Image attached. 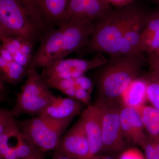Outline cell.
Masks as SVG:
<instances>
[{
	"instance_id": "obj_1",
	"label": "cell",
	"mask_w": 159,
	"mask_h": 159,
	"mask_svg": "<svg viewBox=\"0 0 159 159\" xmlns=\"http://www.w3.org/2000/svg\"><path fill=\"white\" fill-rule=\"evenodd\" d=\"M148 13L133 3L111 10L94 22L93 33L86 45L77 52L80 56L89 54L116 55L126 32L144 19Z\"/></svg>"
},
{
	"instance_id": "obj_2",
	"label": "cell",
	"mask_w": 159,
	"mask_h": 159,
	"mask_svg": "<svg viewBox=\"0 0 159 159\" xmlns=\"http://www.w3.org/2000/svg\"><path fill=\"white\" fill-rule=\"evenodd\" d=\"M47 31L32 0H0V36L21 38L34 44Z\"/></svg>"
},
{
	"instance_id": "obj_3",
	"label": "cell",
	"mask_w": 159,
	"mask_h": 159,
	"mask_svg": "<svg viewBox=\"0 0 159 159\" xmlns=\"http://www.w3.org/2000/svg\"><path fill=\"white\" fill-rule=\"evenodd\" d=\"M147 58L142 55H114L100 67L97 78L99 99L120 102L131 82L140 76Z\"/></svg>"
},
{
	"instance_id": "obj_4",
	"label": "cell",
	"mask_w": 159,
	"mask_h": 159,
	"mask_svg": "<svg viewBox=\"0 0 159 159\" xmlns=\"http://www.w3.org/2000/svg\"><path fill=\"white\" fill-rule=\"evenodd\" d=\"M26 77L11 110L15 118L23 114L39 116L55 97L37 69H29Z\"/></svg>"
},
{
	"instance_id": "obj_5",
	"label": "cell",
	"mask_w": 159,
	"mask_h": 159,
	"mask_svg": "<svg viewBox=\"0 0 159 159\" xmlns=\"http://www.w3.org/2000/svg\"><path fill=\"white\" fill-rule=\"evenodd\" d=\"M70 123H57L41 116L18 122L21 132L44 153L57 148Z\"/></svg>"
},
{
	"instance_id": "obj_6",
	"label": "cell",
	"mask_w": 159,
	"mask_h": 159,
	"mask_svg": "<svg viewBox=\"0 0 159 159\" xmlns=\"http://www.w3.org/2000/svg\"><path fill=\"white\" fill-rule=\"evenodd\" d=\"M101 100L103 101L101 153L119 156L128 148V145L123 136L121 126V102Z\"/></svg>"
},
{
	"instance_id": "obj_7",
	"label": "cell",
	"mask_w": 159,
	"mask_h": 159,
	"mask_svg": "<svg viewBox=\"0 0 159 159\" xmlns=\"http://www.w3.org/2000/svg\"><path fill=\"white\" fill-rule=\"evenodd\" d=\"M108 59L101 53L94 54L89 59L65 58L55 61L42 69L41 76L45 82L51 80L77 78L89 71L104 65Z\"/></svg>"
},
{
	"instance_id": "obj_8",
	"label": "cell",
	"mask_w": 159,
	"mask_h": 159,
	"mask_svg": "<svg viewBox=\"0 0 159 159\" xmlns=\"http://www.w3.org/2000/svg\"><path fill=\"white\" fill-rule=\"evenodd\" d=\"M39 151L24 136L16 120L0 128V159H22Z\"/></svg>"
},
{
	"instance_id": "obj_9",
	"label": "cell",
	"mask_w": 159,
	"mask_h": 159,
	"mask_svg": "<svg viewBox=\"0 0 159 159\" xmlns=\"http://www.w3.org/2000/svg\"><path fill=\"white\" fill-rule=\"evenodd\" d=\"M94 30V22L87 19H74L66 24L62 46L55 61L66 58L69 54L77 53L83 48L89 40Z\"/></svg>"
},
{
	"instance_id": "obj_10",
	"label": "cell",
	"mask_w": 159,
	"mask_h": 159,
	"mask_svg": "<svg viewBox=\"0 0 159 159\" xmlns=\"http://www.w3.org/2000/svg\"><path fill=\"white\" fill-rule=\"evenodd\" d=\"M65 25L46 31L32 56L29 69L45 68L55 61L62 46Z\"/></svg>"
},
{
	"instance_id": "obj_11",
	"label": "cell",
	"mask_w": 159,
	"mask_h": 159,
	"mask_svg": "<svg viewBox=\"0 0 159 159\" xmlns=\"http://www.w3.org/2000/svg\"><path fill=\"white\" fill-rule=\"evenodd\" d=\"M103 101L97 99L81 114L89 145V156L100 154L102 149V123ZM88 158V159H89Z\"/></svg>"
},
{
	"instance_id": "obj_12",
	"label": "cell",
	"mask_w": 159,
	"mask_h": 159,
	"mask_svg": "<svg viewBox=\"0 0 159 159\" xmlns=\"http://www.w3.org/2000/svg\"><path fill=\"white\" fill-rule=\"evenodd\" d=\"M55 149L74 159L89 158V145L81 117L63 135L59 145Z\"/></svg>"
},
{
	"instance_id": "obj_13",
	"label": "cell",
	"mask_w": 159,
	"mask_h": 159,
	"mask_svg": "<svg viewBox=\"0 0 159 159\" xmlns=\"http://www.w3.org/2000/svg\"><path fill=\"white\" fill-rule=\"evenodd\" d=\"M83 104L71 97L55 96L39 116L57 123H70L76 116L82 113Z\"/></svg>"
},
{
	"instance_id": "obj_14",
	"label": "cell",
	"mask_w": 159,
	"mask_h": 159,
	"mask_svg": "<svg viewBox=\"0 0 159 159\" xmlns=\"http://www.w3.org/2000/svg\"><path fill=\"white\" fill-rule=\"evenodd\" d=\"M106 0H70L65 24L76 18H85L95 22L111 10Z\"/></svg>"
},
{
	"instance_id": "obj_15",
	"label": "cell",
	"mask_w": 159,
	"mask_h": 159,
	"mask_svg": "<svg viewBox=\"0 0 159 159\" xmlns=\"http://www.w3.org/2000/svg\"><path fill=\"white\" fill-rule=\"evenodd\" d=\"M120 119L123 136L128 144L142 148L148 137L138 111L121 104Z\"/></svg>"
},
{
	"instance_id": "obj_16",
	"label": "cell",
	"mask_w": 159,
	"mask_h": 159,
	"mask_svg": "<svg viewBox=\"0 0 159 159\" xmlns=\"http://www.w3.org/2000/svg\"><path fill=\"white\" fill-rule=\"evenodd\" d=\"M47 30L65 25L70 0H32Z\"/></svg>"
},
{
	"instance_id": "obj_17",
	"label": "cell",
	"mask_w": 159,
	"mask_h": 159,
	"mask_svg": "<svg viewBox=\"0 0 159 159\" xmlns=\"http://www.w3.org/2000/svg\"><path fill=\"white\" fill-rule=\"evenodd\" d=\"M143 53H156L159 49V11L148 13L141 32Z\"/></svg>"
},
{
	"instance_id": "obj_18",
	"label": "cell",
	"mask_w": 159,
	"mask_h": 159,
	"mask_svg": "<svg viewBox=\"0 0 159 159\" xmlns=\"http://www.w3.org/2000/svg\"><path fill=\"white\" fill-rule=\"evenodd\" d=\"M146 82L142 77H137L131 82L122 94V105L137 110L145 105L147 101Z\"/></svg>"
},
{
	"instance_id": "obj_19",
	"label": "cell",
	"mask_w": 159,
	"mask_h": 159,
	"mask_svg": "<svg viewBox=\"0 0 159 159\" xmlns=\"http://www.w3.org/2000/svg\"><path fill=\"white\" fill-rule=\"evenodd\" d=\"M147 15L144 19L137 23L126 32L121 40L117 55H142L143 54L141 46V32Z\"/></svg>"
},
{
	"instance_id": "obj_20",
	"label": "cell",
	"mask_w": 159,
	"mask_h": 159,
	"mask_svg": "<svg viewBox=\"0 0 159 159\" xmlns=\"http://www.w3.org/2000/svg\"><path fill=\"white\" fill-rule=\"evenodd\" d=\"M2 45L10 52L13 60L20 62L29 57L32 59L34 44L20 37L0 36Z\"/></svg>"
},
{
	"instance_id": "obj_21",
	"label": "cell",
	"mask_w": 159,
	"mask_h": 159,
	"mask_svg": "<svg viewBox=\"0 0 159 159\" xmlns=\"http://www.w3.org/2000/svg\"><path fill=\"white\" fill-rule=\"evenodd\" d=\"M143 122L148 139L154 143L159 142V109L145 105L136 110Z\"/></svg>"
},
{
	"instance_id": "obj_22",
	"label": "cell",
	"mask_w": 159,
	"mask_h": 159,
	"mask_svg": "<svg viewBox=\"0 0 159 159\" xmlns=\"http://www.w3.org/2000/svg\"><path fill=\"white\" fill-rule=\"evenodd\" d=\"M28 69L13 61L8 62L0 57V78L11 85H16L26 77Z\"/></svg>"
},
{
	"instance_id": "obj_23",
	"label": "cell",
	"mask_w": 159,
	"mask_h": 159,
	"mask_svg": "<svg viewBox=\"0 0 159 159\" xmlns=\"http://www.w3.org/2000/svg\"><path fill=\"white\" fill-rule=\"evenodd\" d=\"M149 67V71L142 76L147 85V101L153 107L159 109V68Z\"/></svg>"
},
{
	"instance_id": "obj_24",
	"label": "cell",
	"mask_w": 159,
	"mask_h": 159,
	"mask_svg": "<svg viewBox=\"0 0 159 159\" xmlns=\"http://www.w3.org/2000/svg\"><path fill=\"white\" fill-rule=\"evenodd\" d=\"M46 82L50 88L55 89L60 92L66 89H81L92 93L93 87L92 81L84 75L77 78L51 80Z\"/></svg>"
},
{
	"instance_id": "obj_25",
	"label": "cell",
	"mask_w": 159,
	"mask_h": 159,
	"mask_svg": "<svg viewBox=\"0 0 159 159\" xmlns=\"http://www.w3.org/2000/svg\"><path fill=\"white\" fill-rule=\"evenodd\" d=\"M118 159H145L143 152L139 148L132 147L126 148L118 156Z\"/></svg>"
},
{
	"instance_id": "obj_26",
	"label": "cell",
	"mask_w": 159,
	"mask_h": 159,
	"mask_svg": "<svg viewBox=\"0 0 159 159\" xmlns=\"http://www.w3.org/2000/svg\"><path fill=\"white\" fill-rule=\"evenodd\" d=\"M142 149L145 159H159V156L154 144L148 139Z\"/></svg>"
},
{
	"instance_id": "obj_27",
	"label": "cell",
	"mask_w": 159,
	"mask_h": 159,
	"mask_svg": "<svg viewBox=\"0 0 159 159\" xmlns=\"http://www.w3.org/2000/svg\"><path fill=\"white\" fill-rule=\"evenodd\" d=\"M110 4H112L118 8L124 7L133 3L134 0H106Z\"/></svg>"
},
{
	"instance_id": "obj_28",
	"label": "cell",
	"mask_w": 159,
	"mask_h": 159,
	"mask_svg": "<svg viewBox=\"0 0 159 159\" xmlns=\"http://www.w3.org/2000/svg\"><path fill=\"white\" fill-rule=\"evenodd\" d=\"M147 63L149 66L159 68V57L154 53L148 54L147 58Z\"/></svg>"
},
{
	"instance_id": "obj_29",
	"label": "cell",
	"mask_w": 159,
	"mask_h": 159,
	"mask_svg": "<svg viewBox=\"0 0 159 159\" xmlns=\"http://www.w3.org/2000/svg\"><path fill=\"white\" fill-rule=\"evenodd\" d=\"M52 159H74L71 157L67 155L66 154L63 152L60 151L55 149L54 150V155H53Z\"/></svg>"
},
{
	"instance_id": "obj_30",
	"label": "cell",
	"mask_w": 159,
	"mask_h": 159,
	"mask_svg": "<svg viewBox=\"0 0 159 159\" xmlns=\"http://www.w3.org/2000/svg\"><path fill=\"white\" fill-rule=\"evenodd\" d=\"M5 81L2 79L0 78V91H1V102L6 99V88L5 86Z\"/></svg>"
},
{
	"instance_id": "obj_31",
	"label": "cell",
	"mask_w": 159,
	"mask_h": 159,
	"mask_svg": "<svg viewBox=\"0 0 159 159\" xmlns=\"http://www.w3.org/2000/svg\"><path fill=\"white\" fill-rule=\"evenodd\" d=\"M43 153L42 152L39 151L32 155L22 159H44Z\"/></svg>"
},
{
	"instance_id": "obj_32",
	"label": "cell",
	"mask_w": 159,
	"mask_h": 159,
	"mask_svg": "<svg viewBox=\"0 0 159 159\" xmlns=\"http://www.w3.org/2000/svg\"><path fill=\"white\" fill-rule=\"evenodd\" d=\"M154 144L156 148L157 152L159 156V142H157V143H154Z\"/></svg>"
},
{
	"instance_id": "obj_33",
	"label": "cell",
	"mask_w": 159,
	"mask_h": 159,
	"mask_svg": "<svg viewBox=\"0 0 159 159\" xmlns=\"http://www.w3.org/2000/svg\"><path fill=\"white\" fill-rule=\"evenodd\" d=\"M99 155H97L91 157L89 158L88 159H99Z\"/></svg>"
},
{
	"instance_id": "obj_34",
	"label": "cell",
	"mask_w": 159,
	"mask_h": 159,
	"mask_svg": "<svg viewBox=\"0 0 159 159\" xmlns=\"http://www.w3.org/2000/svg\"><path fill=\"white\" fill-rule=\"evenodd\" d=\"M154 54H155L157 57H159V50L157 51L156 53H154Z\"/></svg>"
}]
</instances>
